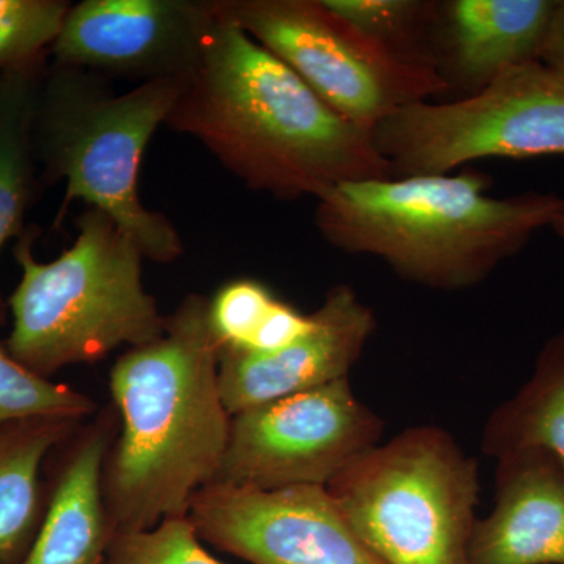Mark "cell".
<instances>
[{"mask_svg": "<svg viewBox=\"0 0 564 564\" xmlns=\"http://www.w3.org/2000/svg\"><path fill=\"white\" fill-rule=\"evenodd\" d=\"M165 124L198 140L247 187L285 202L393 177L372 132L329 109L218 10L202 61L185 77Z\"/></svg>", "mask_w": 564, "mask_h": 564, "instance_id": "6da1fadb", "label": "cell"}, {"mask_svg": "<svg viewBox=\"0 0 564 564\" xmlns=\"http://www.w3.org/2000/svg\"><path fill=\"white\" fill-rule=\"evenodd\" d=\"M220 355L209 300L188 295L159 339L115 364L122 430L102 475L111 534L187 518L193 496L217 478L232 419L218 386Z\"/></svg>", "mask_w": 564, "mask_h": 564, "instance_id": "7a4b0ae2", "label": "cell"}, {"mask_svg": "<svg viewBox=\"0 0 564 564\" xmlns=\"http://www.w3.org/2000/svg\"><path fill=\"white\" fill-rule=\"evenodd\" d=\"M477 170L347 182L317 199L315 226L350 254L381 259L403 280L443 291L480 284L564 207L556 193L496 198Z\"/></svg>", "mask_w": 564, "mask_h": 564, "instance_id": "3957f363", "label": "cell"}, {"mask_svg": "<svg viewBox=\"0 0 564 564\" xmlns=\"http://www.w3.org/2000/svg\"><path fill=\"white\" fill-rule=\"evenodd\" d=\"M184 79L141 82L118 95L106 77L50 65L32 137L40 182L66 185L55 225H61L70 203L82 199L109 215L144 259L181 258L180 232L169 217L141 203L139 176L144 151L159 126L165 124Z\"/></svg>", "mask_w": 564, "mask_h": 564, "instance_id": "277c9868", "label": "cell"}, {"mask_svg": "<svg viewBox=\"0 0 564 564\" xmlns=\"http://www.w3.org/2000/svg\"><path fill=\"white\" fill-rule=\"evenodd\" d=\"M76 226V240L55 261H36V226H28L13 247L21 280L7 300L13 326L3 344L44 378L101 361L121 345L154 343L165 332L166 317L144 291L143 252L131 237L93 207Z\"/></svg>", "mask_w": 564, "mask_h": 564, "instance_id": "5b68a950", "label": "cell"}, {"mask_svg": "<svg viewBox=\"0 0 564 564\" xmlns=\"http://www.w3.org/2000/svg\"><path fill=\"white\" fill-rule=\"evenodd\" d=\"M326 489L384 564H466L478 463L440 426H413L375 445Z\"/></svg>", "mask_w": 564, "mask_h": 564, "instance_id": "8992f818", "label": "cell"}, {"mask_svg": "<svg viewBox=\"0 0 564 564\" xmlns=\"http://www.w3.org/2000/svg\"><path fill=\"white\" fill-rule=\"evenodd\" d=\"M393 177L447 174L481 159L564 155V80L541 62L451 102H417L372 131Z\"/></svg>", "mask_w": 564, "mask_h": 564, "instance_id": "52a82bcc", "label": "cell"}, {"mask_svg": "<svg viewBox=\"0 0 564 564\" xmlns=\"http://www.w3.org/2000/svg\"><path fill=\"white\" fill-rule=\"evenodd\" d=\"M215 7L284 62L329 109L366 131L404 107L448 95L434 70L393 57L323 0H215Z\"/></svg>", "mask_w": 564, "mask_h": 564, "instance_id": "ba28073f", "label": "cell"}, {"mask_svg": "<svg viewBox=\"0 0 564 564\" xmlns=\"http://www.w3.org/2000/svg\"><path fill=\"white\" fill-rule=\"evenodd\" d=\"M381 433L383 421L344 378L232 415L214 481L258 489L326 488L348 464L380 444Z\"/></svg>", "mask_w": 564, "mask_h": 564, "instance_id": "9c48e42d", "label": "cell"}, {"mask_svg": "<svg viewBox=\"0 0 564 564\" xmlns=\"http://www.w3.org/2000/svg\"><path fill=\"white\" fill-rule=\"evenodd\" d=\"M187 518L199 540L251 564H384L323 486L214 481L193 496Z\"/></svg>", "mask_w": 564, "mask_h": 564, "instance_id": "30bf717a", "label": "cell"}, {"mask_svg": "<svg viewBox=\"0 0 564 564\" xmlns=\"http://www.w3.org/2000/svg\"><path fill=\"white\" fill-rule=\"evenodd\" d=\"M215 20L214 0H84L70 7L52 63L106 79H184Z\"/></svg>", "mask_w": 564, "mask_h": 564, "instance_id": "8fae6325", "label": "cell"}, {"mask_svg": "<svg viewBox=\"0 0 564 564\" xmlns=\"http://www.w3.org/2000/svg\"><path fill=\"white\" fill-rule=\"evenodd\" d=\"M311 317V328L281 350H221L218 386L229 414L348 378L377 328L373 311L337 284Z\"/></svg>", "mask_w": 564, "mask_h": 564, "instance_id": "7c38bea8", "label": "cell"}, {"mask_svg": "<svg viewBox=\"0 0 564 564\" xmlns=\"http://www.w3.org/2000/svg\"><path fill=\"white\" fill-rule=\"evenodd\" d=\"M556 0H434L430 65L455 99L540 62Z\"/></svg>", "mask_w": 564, "mask_h": 564, "instance_id": "4fadbf2b", "label": "cell"}, {"mask_svg": "<svg viewBox=\"0 0 564 564\" xmlns=\"http://www.w3.org/2000/svg\"><path fill=\"white\" fill-rule=\"evenodd\" d=\"M466 564H564V469L541 452L497 459L496 505Z\"/></svg>", "mask_w": 564, "mask_h": 564, "instance_id": "5bb4252c", "label": "cell"}, {"mask_svg": "<svg viewBox=\"0 0 564 564\" xmlns=\"http://www.w3.org/2000/svg\"><path fill=\"white\" fill-rule=\"evenodd\" d=\"M109 433L98 425L65 456L35 540L20 564H102L111 540L104 499Z\"/></svg>", "mask_w": 564, "mask_h": 564, "instance_id": "9a60e30c", "label": "cell"}, {"mask_svg": "<svg viewBox=\"0 0 564 564\" xmlns=\"http://www.w3.org/2000/svg\"><path fill=\"white\" fill-rule=\"evenodd\" d=\"M76 423L29 419L0 426V564H20L31 549L46 507L41 470Z\"/></svg>", "mask_w": 564, "mask_h": 564, "instance_id": "2e32d148", "label": "cell"}, {"mask_svg": "<svg viewBox=\"0 0 564 564\" xmlns=\"http://www.w3.org/2000/svg\"><path fill=\"white\" fill-rule=\"evenodd\" d=\"M484 452L496 462L541 452L564 469V332L543 345L532 377L488 419Z\"/></svg>", "mask_w": 564, "mask_h": 564, "instance_id": "e0dca14e", "label": "cell"}, {"mask_svg": "<svg viewBox=\"0 0 564 564\" xmlns=\"http://www.w3.org/2000/svg\"><path fill=\"white\" fill-rule=\"evenodd\" d=\"M47 57L0 74V251L24 232L25 215L39 188L33 154V120ZM9 306L0 295V325Z\"/></svg>", "mask_w": 564, "mask_h": 564, "instance_id": "ac0fdd59", "label": "cell"}, {"mask_svg": "<svg viewBox=\"0 0 564 564\" xmlns=\"http://www.w3.org/2000/svg\"><path fill=\"white\" fill-rule=\"evenodd\" d=\"M323 3L393 57L433 70L429 39L434 0H323Z\"/></svg>", "mask_w": 564, "mask_h": 564, "instance_id": "d6986e66", "label": "cell"}, {"mask_svg": "<svg viewBox=\"0 0 564 564\" xmlns=\"http://www.w3.org/2000/svg\"><path fill=\"white\" fill-rule=\"evenodd\" d=\"M95 411L90 397L66 384L52 383L18 361L0 344V426L29 419L79 422Z\"/></svg>", "mask_w": 564, "mask_h": 564, "instance_id": "ffe728a7", "label": "cell"}, {"mask_svg": "<svg viewBox=\"0 0 564 564\" xmlns=\"http://www.w3.org/2000/svg\"><path fill=\"white\" fill-rule=\"evenodd\" d=\"M73 3L0 0V74L47 57Z\"/></svg>", "mask_w": 564, "mask_h": 564, "instance_id": "44dd1931", "label": "cell"}, {"mask_svg": "<svg viewBox=\"0 0 564 564\" xmlns=\"http://www.w3.org/2000/svg\"><path fill=\"white\" fill-rule=\"evenodd\" d=\"M102 564L223 563L203 547L188 518H174L144 532L111 534Z\"/></svg>", "mask_w": 564, "mask_h": 564, "instance_id": "7402d4cb", "label": "cell"}, {"mask_svg": "<svg viewBox=\"0 0 564 564\" xmlns=\"http://www.w3.org/2000/svg\"><path fill=\"white\" fill-rule=\"evenodd\" d=\"M278 300L263 282L250 278L223 285L209 300L212 332L221 350H248Z\"/></svg>", "mask_w": 564, "mask_h": 564, "instance_id": "603a6c76", "label": "cell"}, {"mask_svg": "<svg viewBox=\"0 0 564 564\" xmlns=\"http://www.w3.org/2000/svg\"><path fill=\"white\" fill-rule=\"evenodd\" d=\"M311 325H313L311 315H304L291 304L278 300L250 348L245 351L254 352V355H269V352L281 350L302 337L311 328Z\"/></svg>", "mask_w": 564, "mask_h": 564, "instance_id": "cb8c5ba5", "label": "cell"}, {"mask_svg": "<svg viewBox=\"0 0 564 564\" xmlns=\"http://www.w3.org/2000/svg\"><path fill=\"white\" fill-rule=\"evenodd\" d=\"M540 62L564 80V0H556Z\"/></svg>", "mask_w": 564, "mask_h": 564, "instance_id": "d4e9b609", "label": "cell"}, {"mask_svg": "<svg viewBox=\"0 0 564 564\" xmlns=\"http://www.w3.org/2000/svg\"><path fill=\"white\" fill-rule=\"evenodd\" d=\"M551 228L554 229L556 236L562 237L564 239V207L558 215H556L555 220L552 221Z\"/></svg>", "mask_w": 564, "mask_h": 564, "instance_id": "484cf974", "label": "cell"}]
</instances>
